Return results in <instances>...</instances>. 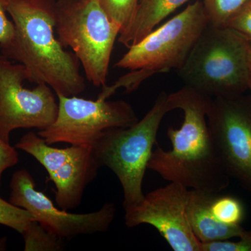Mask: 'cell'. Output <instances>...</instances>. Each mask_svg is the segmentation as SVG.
I'll use <instances>...</instances> for the list:
<instances>
[{"instance_id": "obj_10", "label": "cell", "mask_w": 251, "mask_h": 251, "mask_svg": "<svg viewBox=\"0 0 251 251\" xmlns=\"http://www.w3.org/2000/svg\"><path fill=\"white\" fill-rule=\"evenodd\" d=\"M29 79L24 65L0 55V138L6 143L18 128L46 129L58 113L51 87L40 83L33 90L25 88L23 81Z\"/></svg>"}, {"instance_id": "obj_14", "label": "cell", "mask_w": 251, "mask_h": 251, "mask_svg": "<svg viewBox=\"0 0 251 251\" xmlns=\"http://www.w3.org/2000/svg\"><path fill=\"white\" fill-rule=\"evenodd\" d=\"M188 1L189 0H139L134 18L129 27L120 33L119 42L129 49Z\"/></svg>"}, {"instance_id": "obj_20", "label": "cell", "mask_w": 251, "mask_h": 251, "mask_svg": "<svg viewBox=\"0 0 251 251\" xmlns=\"http://www.w3.org/2000/svg\"><path fill=\"white\" fill-rule=\"evenodd\" d=\"M201 251H251V229L249 234L236 242L227 239L201 243Z\"/></svg>"}, {"instance_id": "obj_8", "label": "cell", "mask_w": 251, "mask_h": 251, "mask_svg": "<svg viewBox=\"0 0 251 251\" xmlns=\"http://www.w3.org/2000/svg\"><path fill=\"white\" fill-rule=\"evenodd\" d=\"M206 120L225 171L251 193V94L212 98Z\"/></svg>"}, {"instance_id": "obj_12", "label": "cell", "mask_w": 251, "mask_h": 251, "mask_svg": "<svg viewBox=\"0 0 251 251\" xmlns=\"http://www.w3.org/2000/svg\"><path fill=\"white\" fill-rule=\"evenodd\" d=\"M188 193L189 188L175 182L148 193L139 204L126 209V226L150 225L173 251H201V242L188 221Z\"/></svg>"}, {"instance_id": "obj_24", "label": "cell", "mask_w": 251, "mask_h": 251, "mask_svg": "<svg viewBox=\"0 0 251 251\" xmlns=\"http://www.w3.org/2000/svg\"><path fill=\"white\" fill-rule=\"evenodd\" d=\"M248 85L251 92V40L249 39V49H248Z\"/></svg>"}, {"instance_id": "obj_18", "label": "cell", "mask_w": 251, "mask_h": 251, "mask_svg": "<svg viewBox=\"0 0 251 251\" xmlns=\"http://www.w3.org/2000/svg\"><path fill=\"white\" fill-rule=\"evenodd\" d=\"M250 0H203L202 4L209 23L217 27H226L234 16Z\"/></svg>"}, {"instance_id": "obj_19", "label": "cell", "mask_w": 251, "mask_h": 251, "mask_svg": "<svg viewBox=\"0 0 251 251\" xmlns=\"http://www.w3.org/2000/svg\"><path fill=\"white\" fill-rule=\"evenodd\" d=\"M32 221L35 220L29 211L0 197V225L9 227L22 234Z\"/></svg>"}, {"instance_id": "obj_6", "label": "cell", "mask_w": 251, "mask_h": 251, "mask_svg": "<svg viewBox=\"0 0 251 251\" xmlns=\"http://www.w3.org/2000/svg\"><path fill=\"white\" fill-rule=\"evenodd\" d=\"M209 23L202 1L198 0L130 47L115 66L143 71L148 77L177 70Z\"/></svg>"}, {"instance_id": "obj_15", "label": "cell", "mask_w": 251, "mask_h": 251, "mask_svg": "<svg viewBox=\"0 0 251 251\" xmlns=\"http://www.w3.org/2000/svg\"><path fill=\"white\" fill-rule=\"evenodd\" d=\"M210 210L214 219L227 226H242L245 219L246 209L239 198L214 193L210 202Z\"/></svg>"}, {"instance_id": "obj_25", "label": "cell", "mask_w": 251, "mask_h": 251, "mask_svg": "<svg viewBox=\"0 0 251 251\" xmlns=\"http://www.w3.org/2000/svg\"><path fill=\"white\" fill-rule=\"evenodd\" d=\"M7 239L6 237L0 238V251H4L6 249Z\"/></svg>"}, {"instance_id": "obj_3", "label": "cell", "mask_w": 251, "mask_h": 251, "mask_svg": "<svg viewBox=\"0 0 251 251\" xmlns=\"http://www.w3.org/2000/svg\"><path fill=\"white\" fill-rule=\"evenodd\" d=\"M249 39L227 27L209 24L176 70L184 86L211 97L245 94Z\"/></svg>"}, {"instance_id": "obj_9", "label": "cell", "mask_w": 251, "mask_h": 251, "mask_svg": "<svg viewBox=\"0 0 251 251\" xmlns=\"http://www.w3.org/2000/svg\"><path fill=\"white\" fill-rule=\"evenodd\" d=\"M15 148L34 157L45 168L55 186L56 204L66 211L80 205L86 187L100 168L92 147L52 148L34 132L23 135Z\"/></svg>"}, {"instance_id": "obj_23", "label": "cell", "mask_w": 251, "mask_h": 251, "mask_svg": "<svg viewBox=\"0 0 251 251\" xmlns=\"http://www.w3.org/2000/svg\"><path fill=\"white\" fill-rule=\"evenodd\" d=\"M18 161L19 157L16 148L0 138V179L4 172L16 166Z\"/></svg>"}, {"instance_id": "obj_4", "label": "cell", "mask_w": 251, "mask_h": 251, "mask_svg": "<svg viewBox=\"0 0 251 251\" xmlns=\"http://www.w3.org/2000/svg\"><path fill=\"white\" fill-rule=\"evenodd\" d=\"M171 111L168 94L162 92L141 120L126 128L105 130L92 145L99 166L108 167L121 184L125 210L138 205L145 198L144 176L160 125Z\"/></svg>"}, {"instance_id": "obj_1", "label": "cell", "mask_w": 251, "mask_h": 251, "mask_svg": "<svg viewBox=\"0 0 251 251\" xmlns=\"http://www.w3.org/2000/svg\"><path fill=\"white\" fill-rule=\"evenodd\" d=\"M212 98L184 86L168 94L171 110L180 109L184 121L179 128L169 127L172 149L157 145L148 168L163 179L188 188L221 193L230 178L225 171L208 127L206 115Z\"/></svg>"}, {"instance_id": "obj_22", "label": "cell", "mask_w": 251, "mask_h": 251, "mask_svg": "<svg viewBox=\"0 0 251 251\" xmlns=\"http://www.w3.org/2000/svg\"><path fill=\"white\" fill-rule=\"evenodd\" d=\"M9 3V0H0V47L9 44L15 34L14 23L6 16Z\"/></svg>"}, {"instance_id": "obj_5", "label": "cell", "mask_w": 251, "mask_h": 251, "mask_svg": "<svg viewBox=\"0 0 251 251\" xmlns=\"http://www.w3.org/2000/svg\"><path fill=\"white\" fill-rule=\"evenodd\" d=\"M63 48H71L96 87L107 85L109 64L120 28L112 23L99 0H57L55 25Z\"/></svg>"}, {"instance_id": "obj_16", "label": "cell", "mask_w": 251, "mask_h": 251, "mask_svg": "<svg viewBox=\"0 0 251 251\" xmlns=\"http://www.w3.org/2000/svg\"><path fill=\"white\" fill-rule=\"evenodd\" d=\"M25 251L62 250L63 239L44 228L37 221H32L22 233Z\"/></svg>"}, {"instance_id": "obj_13", "label": "cell", "mask_w": 251, "mask_h": 251, "mask_svg": "<svg viewBox=\"0 0 251 251\" xmlns=\"http://www.w3.org/2000/svg\"><path fill=\"white\" fill-rule=\"evenodd\" d=\"M214 192L191 189L188 193L187 215L193 233L201 243L227 240L247 235L242 226H231L216 221L211 214L210 202Z\"/></svg>"}, {"instance_id": "obj_21", "label": "cell", "mask_w": 251, "mask_h": 251, "mask_svg": "<svg viewBox=\"0 0 251 251\" xmlns=\"http://www.w3.org/2000/svg\"><path fill=\"white\" fill-rule=\"evenodd\" d=\"M226 27L237 31L251 40V0L229 18Z\"/></svg>"}, {"instance_id": "obj_2", "label": "cell", "mask_w": 251, "mask_h": 251, "mask_svg": "<svg viewBox=\"0 0 251 251\" xmlns=\"http://www.w3.org/2000/svg\"><path fill=\"white\" fill-rule=\"evenodd\" d=\"M57 0H9L7 11L13 20L12 40L0 47L1 54L27 69L29 82L45 83L56 94L73 97L85 90L80 62L64 50L54 36Z\"/></svg>"}, {"instance_id": "obj_7", "label": "cell", "mask_w": 251, "mask_h": 251, "mask_svg": "<svg viewBox=\"0 0 251 251\" xmlns=\"http://www.w3.org/2000/svg\"><path fill=\"white\" fill-rule=\"evenodd\" d=\"M56 95L59 105L56 120L37 133L50 145L64 143L92 147L105 130L126 128L138 121L134 109L124 100Z\"/></svg>"}, {"instance_id": "obj_17", "label": "cell", "mask_w": 251, "mask_h": 251, "mask_svg": "<svg viewBox=\"0 0 251 251\" xmlns=\"http://www.w3.org/2000/svg\"><path fill=\"white\" fill-rule=\"evenodd\" d=\"M109 19L123 32L131 24L139 0H99Z\"/></svg>"}, {"instance_id": "obj_11", "label": "cell", "mask_w": 251, "mask_h": 251, "mask_svg": "<svg viewBox=\"0 0 251 251\" xmlns=\"http://www.w3.org/2000/svg\"><path fill=\"white\" fill-rule=\"evenodd\" d=\"M9 187V202L29 211L44 228L61 239L107 232L115 219L116 207L112 202L87 214L59 209L44 193L36 189L33 176L23 168L13 174Z\"/></svg>"}]
</instances>
